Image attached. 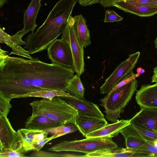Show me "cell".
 I'll return each instance as SVG.
<instances>
[{
  "label": "cell",
  "instance_id": "74e56055",
  "mask_svg": "<svg viewBox=\"0 0 157 157\" xmlns=\"http://www.w3.org/2000/svg\"><path fill=\"white\" fill-rule=\"evenodd\" d=\"M7 2L8 0H0V8H1Z\"/></svg>",
  "mask_w": 157,
  "mask_h": 157
},
{
  "label": "cell",
  "instance_id": "ba28073f",
  "mask_svg": "<svg viewBox=\"0 0 157 157\" xmlns=\"http://www.w3.org/2000/svg\"><path fill=\"white\" fill-rule=\"evenodd\" d=\"M47 52L52 63L72 69V55L69 45L65 40L56 39L48 47Z\"/></svg>",
  "mask_w": 157,
  "mask_h": 157
},
{
  "label": "cell",
  "instance_id": "d4e9b609",
  "mask_svg": "<svg viewBox=\"0 0 157 157\" xmlns=\"http://www.w3.org/2000/svg\"><path fill=\"white\" fill-rule=\"evenodd\" d=\"M78 130V128L75 124L70 123L44 130L48 134L58 138Z\"/></svg>",
  "mask_w": 157,
  "mask_h": 157
},
{
  "label": "cell",
  "instance_id": "83f0119b",
  "mask_svg": "<svg viewBox=\"0 0 157 157\" xmlns=\"http://www.w3.org/2000/svg\"><path fill=\"white\" fill-rule=\"evenodd\" d=\"M11 100L0 92V116L7 117L12 107V105L10 103Z\"/></svg>",
  "mask_w": 157,
  "mask_h": 157
},
{
  "label": "cell",
  "instance_id": "52a82bcc",
  "mask_svg": "<svg viewBox=\"0 0 157 157\" xmlns=\"http://www.w3.org/2000/svg\"><path fill=\"white\" fill-rule=\"evenodd\" d=\"M140 55V52H137L129 55L127 59L121 62L100 88L101 94L109 93L118 83L133 71V69L137 63Z\"/></svg>",
  "mask_w": 157,
  "mask_h": 157
},
{
  "label": "cell",
  "instance_id": "e575fe53",
  "mask_svg": "<svg viewBox=\"0 0 157 157\" xmlns=\"http://www.w3.org/2000/svg\"><path fill=\"white\" fill-rule=\"evenodd\" d=\"M93 0H78L79 4L81 6L85 7L91 6V3Z\"/></svg>",
  "mask_w": 157,
  "mask_h": 157
},
{
  "label": "cell",
  "instance_id": "8992f818",
  "mask_svg": "<svg viewBox=\"0 0 157 157\" xmlns=\"http://www.w3.org/2000/svg\"><path fill=\"white\" fill-rule=\"evenodd\" d=\"M73 17L71 16L61 37L69 45L72 55L73 65L72 69L80 76L84 71V48L81 47L74 28Z\"/></svg>",
  "mask_w": 157,
  "mask_h": 157
},
{
  "label": "cell",
  "instance_id": "44dd1931",
  "mask_svg": "<svg viewBox=\"0 0 157 157\" xmlns=\"http://www.w3.org/2000/svg\"><path fill=\"white\" fill-rule=\"evenodd\" d=\"M72 94L61 90H42L29 92L21 95H11L8 98H26L30 97H40L50 99L56 97L71 96Z\"/></svg>",
  "mask_w": 157,
  "mask_h": 157
},
{
  "label": "cell",
  "instance_id": "8d00e7d4",
  "mask_svg": "<svg viewBox=\"0 0 157 157\" xmlns=\"http://www.w3.org/2000/svg\"><path fill=\"white\" fill-rule=\"evenodd\" d=\"M153 75L152 78H154L157 77V66L153 68Z\"/></svg>",
  "mask_w": 157,
  "mask_h": 157
},
{
  "label": "cell",
  "instance_id": "ac0fdd59",
  "mask_svg": "<svg viewBox=\"0 0 157 157\" xmlns=\"http://www.w3.org/2000/svg\"><path fill=\"white\" fill-rule=\"evenodd\" d=\"M0 43H5L10 47L12 51L9 55L15 54L29 59L33 58L30 55L29 51L22 48L21 43L16 40L13 35H10L0 28Z\"/></svg>",
  "mask_w": 157,
  "mask_h": 157
},
{
  "label": "cell",
  "instance_id": "d6986e66",
  "mask_svg": "<svg viewBox=\"0 0 157 157\" xmlns=\"http://www.w3.org/2000/svg\"><path fill=\"white\" fill-rule=\"evenodd\" d=\"M62 124L43 116H39L32 118H28L25 128L33 130H44L54 128Z\"/></svg>",
  "mask_w": 157,
  "mask_h": 157
},
{
  "label": "cell",
  "instance_id": "60d3db41",
  "mask_svg": "<svg viewBox=\"0 0 157 157\" xmlns=\"http://www.w3.org/2000/svg\"><path fill=\"white\" fill-rule=\"evenodd\" d=\"M155 43V47L157 50V37L154 41Z\"/></svg>",
  "mask_w": 157,
  "mask_h": 157
},
{
  "label": "cell",
  "instance_id": "836d02e7",
  "mask_svg": "<svg viewBox=\"0 0 157 157\" xmlns=\"http://www.w3.org/2000/svg\"><path fill=\"white\" fill-rule=\"evenodd\" d=\"M123 0H102L100 3L104 7H109L113 6L115 4Z\"/></svg>",
  "mask_w": 157,
  "mask_h": 157
},
{
  "label": "cell",
  "instance_id": "5bb4252c",
  "mask_svg": "<svg viewBox=\"0 0 157 157\" xmlns=\"http://www.w3.org/2000/svg\"><path fill=\"white\" fill-rule=\"evenodd\" d=\"M130 120H117L111 124H107L102 128L87 134L86 138L109 137L112 138L117 136L120 131L130 124Z\"/></svg>",
  "mask_w": 157,
  "mask_h": 157
},
{
  "label": "cell",
  "instance_id": "7a4b0ae2",
  "mask_svg": "<svg viewBox=\"0 0 157 157\" xmlns=\"http://www.w3.org/2000/svg\"><path fill=\"white\" fill-rule=\"evenodd\" d=\"M78 0H59L53 8L45 20L35 32L29 34L24 40V47L30 54L47 49L62 34L71 16L74 7Z\"/></svg>",
  "mask_w": 157,
  "mask_h": 157
},
{
  "label": "cell",
  "instance_id": "ffe728a7",
  "mask_svg": "<svg viewBox=\"0 0 157 157\" xmlns=\"http://www.w3.org/2000/svg\"><path fill=\"white\" fill-rule=\"evenodd\" d=\"M83 157H139V154L132 151L130 149L116 147L112 149H103L92 153L86 154Z\"/></svg>",
  "mask_w": 157,
  "mask_h": 157
},
{
  "label": "cell",
  "instance_id": "1f68e13d",
  "mask_svg": "<svg viewBox=\"0 0 157 157\" xmlns=\"http://www.w3.org/2000/svg\"><path fill=\"white\" fill-rule=\"evenodd\" d=\"M133 4L147 6H157V0H124Z\"/></svg>",
  "mask_w": 157,
  "mask_h": 157
},
{
  "label": "cell",
  "instance_id": "4316f807",
  "mask_svg": "<svg viewBox=\"0 0 157 157\" xmlns=\"http://www.w3.org/2000/svg\"><path fill=\"white\" fill-rule=\"evenodd\" d=\"M129 149L134 152L141 154L144 157H156L154 142L146 141L145 143L140 146Z\"/></svg>",
  "mask_w": 157,
  "mask_h": 157
},
{
  "label": "cell",
  "instance_id": "5b68a950",
  "mask_svg": "<svg viewBox=\"0 0 157 157\" xmlns=\"http://www.w3.org/2000/svg\"><path fill=\"white\" fill-rule=\"evenodd\" d=\"M117 147L111 138H86L74 141H63L48 149L55 152L73 151L87 154L103 149H112Z\"/></svg>",
  "mask_w": 157,
  "mask_h": 157
},
{
  "label": "cell",
  "instance_id": "e0dca14e",
  "mask_svg": "<svg viewBox=\"0 0 157 157\" xmlns=\"http://www.w3.org/2000/svg\"><path fill=\"white\" fill-rule=\"evenodd\" d=\"M73 18L74 28L78 40L81 47L85 48L91 43L86 20L81 14L76 15Z\"/></svg>",
  "mask_w": 157,
  "mask_h": 157
},
{
  "label": "cell",
  "instance_id": "ab89813d",
  "mask_svg": "<svg viewBox=\"0 0 157 157\" xmlns=\"http://www.w3.org/2000/svg\"><path fill=\"white\" fill-rule=\"evenodd\" d=\"M151 83L152 82H157V77H154V78H151Z\"/></svg>",
  "mask_w": 157,
  "mask_h": 157
},
{
  "label": "cell",
  "instance_id": "7402d4cb",
  "mask_svg": "<svg viewBox=\"0 0 157 157\" xmlns=\"http://www.w3.org/2000/svg\"><path fill=\"white\" fill-rule=\"evenodd\" d=\"M40 130L21 128L18 130V134L21 141L23 153L33 151V141L35 134Z\"/></svg>",
  "mask_w": 157,
  "mask_h": 157
},
{
  "label": "cell",
  "instance_id": "d6a6232c",
  "mask_svg": "<svg viewBox=\"0 0 157 157\" xmlns=\"http://www.w3.org/2000/svg\"><path fill=\"white\" fill-rule=\"evenodd\" d=\"M56 138L57 137L54 136H52L49 137H48L45 139L39 141L34 144L33 151H39L46 143Z\"/></svg>",
  "mask_w": 157,
  "mask_h": 157
},
{
  "label": "cell",
  "instance_id": "f1b7e54d",
  "mask_svg": "<svg viewBox=\"0 0 157 157\" xmlns=\"http://www.w3.org/2000/svg\"><path fill=\"white\" fill-rule=\"evenodd\" d=\"M21 150L8 149L0 151V157H27Z\"/></svg>",
  "mask_w": 157,
  "mask_h": 157
},
{
  "label": "cell",
  "instance_id": "277c9868",
  "mask_svg": "<svg viewBox=\"0 0 157 157\" xmlns=\"http://www.w3.org/2000/svg\"><path fill=\"white\" fill-rule=\"evenodd\" d=\"M138 84L136 78L127 84L107 94L100 100V105L105 109V117L112 122H115L120 114L124 112L125 107L136 90Z\"/></svg>",
  "mask_w": 157,
  "mask_h": 157
},
{
  "label": "cell",
  "instance_id": "603a6c76",
  "mask_svg": "<svg viewBox=\"0 0 157 157\" xmlns=\"http://www.w3.org/2000/svg\"><path fill=\"white\" fill-rule=\"evenodd\" d=\"M85 91L80 76L77 74L74 75L68 82L67 92L79 98H84Z\"/></svg>",
  "mask_w": 157,
  "mask_h": 157
},
{
  "label": "cell",
  "instance_id": "b9f144b4",
  "mask_svg": "<svg viewBox=\"0 0 157 157\" xmlns=\"http://www.w3.org/2000/svg\"><path fill=\"white\" fill-rule=\"evenodd\" d=\"M154 149L156 157H157V147L154 146Z\"/></svg>",
  "mask_w": 157,
  "mask_h": 157
},
{
  "label": "cell",
  "instance_id": "484cf974",
  "mask_svg": "<svg viewBox=\"0 0 157 157\" xmlns=\"http://www.w3.org/2000/svg\"><path fill=\"white\" fill-rule=\"evenodd\" d=\"M136 130L138 135L145 141L154 142L157 139V133L147 129L134 123H130Z\"/></svg>",
  "mask_w": 157,
  "mask_h": 157
},
{
  "label": "cell",
  "instance_id": "9a60e30c",
  "mask_svg": "<svg viewBox=\"0 0 157 157\" xmlns=\"http://www.w3.org/2000/svg\"><path fill=\"white\" fill-rule=\"evenodd\" d=\"M41 0H32L24 15V27L19 31L23 36L29 31L34 32L37 26L36 23L38 11L42 6Z\"/></svg>",
  "mask_w": 157,
  "mask_h": 157
},
{
  "label": "cell",
  "instance_id": "8fae6325",
  "mask_svg": "<svg viewBox=\"0 0 157 157\" xmlns=\"http://www.w3.org/2000/svg\"><path fill=\"white\" fill-rule=\"evenodd\" d=\"M135 98L141 108L157 109V82L141 85L137 91Z\"/></svg>",
  "mask_w": 157,
  "mask_h": 157
},
{
  "label": "cell",
  "instance_id": "3957f363",
  "mask_svg": "<svg viewBox=\"0 0 157 157\" xmlns=\"http://www.w3.org/2000/svg\"><path fill=\"white\" fill-rule=\"evenodd\" d=\"M29 105L32 108V112L29 118L43 116L62 125L75 124L78 111L61 97L50 99L43 98L34 101Z\"/></svg>",
  "mask_w": 157,
  "mask_h": 157
},
{
  "label": "cell",
  "instance_id": "4fadbf2b",
  "mask_svg": "<svg viewBox=\"0 0 157 157\" xmlns=\"http://www.w3.org/2000/svg\"><path fill=\"white\" fill-rule=\"evenodd\" d=\"M134 123L157 133V109L143 108L130 119Z\"/></svg>",
  "mask_w": 157,
  "mask_h": 157
},
{
  "label": "cell",
  "instance_id": "cb8c5ba5",
  "mask_svg": "<svg viewBox=\"0 0 157 157\" xmlns=\"http://www.w3.org/2000/svg\"><path fill=\"white\" fill-rule=\"evenodd\" d=\"M126 127L121 130L120 133L125 139L127 148L132 149L138 147L145 143L146 141L145 140L139 138L132 133Z\"/></svg>",
  "mask_w": 157,
  "mask_h": 157
},
{
  "label": "cell",
  "instance_id": "9c48e42d",
  "mask_svg": "<svg viewBox=\"0 0 157 157\" xmlns=\"http://www.w3.org/2000/svg\"><path fill=\"white\" fill-rule=\"evenodd\" d=\"M0 151L8 149L22 151L17 132L13 129L7 117L4 116H0Z\"/></svg>",
  "mask_w": 157,
  "mask_h": 157
},
{
  "label": "cell",
  "instance_id": "4dcf8cb0",
  "mask_svg": "<svg viewBox=\"0 0 157 157\" xmlns=\"http://www.w3.org/2000/svg\"><path fill=\"white\" fill-rule=\"evenodd\" d=\"M136 74H134L133 71H132L127 75L118 83L111 91H113L118 88L127 84L132 80L136 78Z\"/></svg>",
  "mask_w": 157,
  "mask_h": 157
},
{
  "label": "cell",
  "instance_id": "7bdbcfd3",
  "mask_svg": "<svg viewBox=\"0 0 157 157\" xmlns=\"http://www.w3.org/2000/svg\"><path fill=\"white\" fill-rule=\"evenodd\" d=\"M154 145L157 147V139L154 142Z\"/></svg>",
  "mask_w": 157,
  "mask_h": 157
},
{
  "label": "cell",
  "instance_id": "30bf717a",
  "mask_svg": "<svg viewBox=\"0 0 157 157\" xmlns=\"http://www.w3.org/2000/svg\"><path fill=\"white\" fill-rule=\"evenodd\" d=\"M75 110L84 115L99 118L104 115L97 105L73 94L71 97H61Z\"/></svg>",
  "mask_w": 157,
  "mask_h": 157
},
{
  "label": "cell",
  "instance_id": "d590c367",
  "mask_svg": "<svg viewBox=\"0 0 157 157\" xmlns=\"http://www.w3.org/2000/svg\"><path fill=\"white\" fill-rule=\"evenodd\" d=\"M137 73L136 74V77H138L140 75L144 73L145 72V70L141 67L138 68L136 70Z\"/></svg>",
  "mask_w": 157,
  "mask_h": 157
},
{
  "label": "cell",
  "instance_id": "7c38bea8",
  "mask_svg": "<svg viewBox=\"0 0 157 157\" xmlns=\"http://www.w3.org/2000/svg\"><path fill=\"white\" fill-rule=\"evenodd\" d=\"M107 124L105 118L87 116L78 112L76 117L75 124L79 132L84 136L88 133L100 129Z\"/></svg>",
  "mask_w": 157,
  "mask_h": 157
},
{
  "label": "cell",
  "instance_id": "f546056e",
  "mask_svg": "<svg viewBox=\"0 0 157 157\" xmlns=\"http://www.w3.org/2000/svg\"><path fill=\"white\" fill-rule=\"evenodd\" d=\"M123 19V17L117 14L115 11L108 10L105 12L104 21L105 23L118 22L122 21Z\"/></svg>",
  "mask_w": 157,
  "mask_h": 157
},
{
  "label": "cell",
  "instance_id": "6da1fadb",
  "mask_svg": "<svg viewBox=\"0 0 157 157\" xmlns=\"http://www.w3.org/2000/svg\"><path fill=\"white\" fill-rule=\"evenodd\" d=\"M0 48V92L8 98L42 90L67 91L75 71L40 60L12 57Z\"/></svg>",
  "mask_w": 157,
  "mask_h": 157
},
{
  "label": "cell",
  "instance_id": "f35d334b",
  "mask_svg": "<svg viewBox=\"0 0 157 157\" xmlns=\"http://www.w3.org/2000/svg\"><path fill=\"white\" fill-rule=\"evenodd\" d=\"M102 0H93L91 3V5H93L96 3H100Z\"/></svg>",
  "mask_w": 157,
  "mask_h": 157
},
{
  "label": "cell",
  "instance_id": "2e32d148",
  "mask_svg": "<svg viewBox=\"0 0 157 157\" xmlns=\"http://www.w3.org/2000/svg\"><path fill=\"white\" fill-rule=\"evenodd\" d=\"M113 6L124 12L141 17H148L157 13V6H147L120 1Z\"/></svg>",
  "mask_w": 157,
  "mask_h": 157
}]
</instances>
